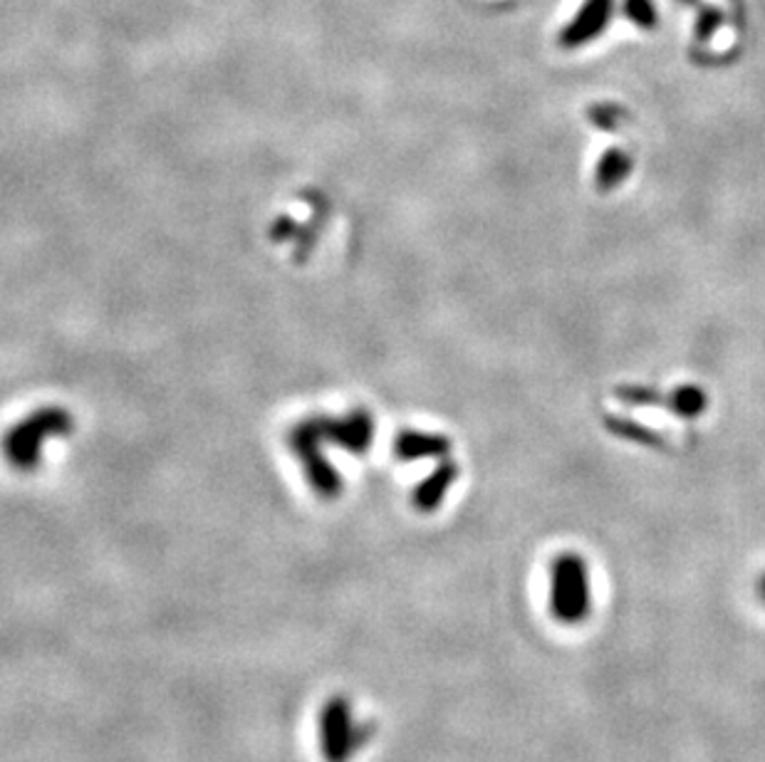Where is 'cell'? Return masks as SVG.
Here are the masks:
<instances>
[{
  "mask_svg": "<svg viewBox=\"0 0 765 762\" xmlns=\"http://www.w3.org/2000/svg\"><path fill=\"white\" fill-rule=\"evenodd\" d=\"M397 451L404 460L429 458V456L439 458L448 451V441L444 435H431V433H402Z\"/></svg>",
  "mask_w": 765,
  "mask_h": 762,
  "instance_id": "3",
  "label": "cell"
},
{
  "mask_svg": "<svg viewBox=\"0 0 765 762\" xmlns=\"http://www.w3.org/2000/svg\"><path fill=\"white\" fill-rule=\"evenodd\" d=\"M369 730L353 721V708L345 698L330 701L322 711V752L328 762H347L369 740Z\"/></svg>",
  "mask_w": 765,
  "mask_h": 762,
  "instance_id": "2",
  "label": "cell"
},
{
  "mask_svg": "<svg viewBox=\"0 0 765 762\" xmlns=\"http://www.w3.org/2000/svg\"><path fill=\"white\" fill-rule=\"evenodd\" d=\"M629 171H632V161H629L627 153L617 149L605 151V157L597 163V186L602 190L617 188L629 176Z\"/></svg>",
  "mask_w": 765,
  "mask_h": 762,
  "instance_id": "5",
  "label": "cell"
},
{
  "mask_svg": "<svg viewBox=\"0 0 765 762\" xmlns=\"http://www.w3.org/2000/svg\"><path fill=\"white\" fill-rule=\"evenodd\" d=\"M551 614L565 626L588 622L592 612L590 569L578 552H563L551 565Z\"/></svg>",
  "mask_w": 765,
  "mask_h": 762,
  "instance_id": "1",
  "label": "cell"
},
{
  "mask_svg": "<svg viewBox=\"0 0 765 762\" xmlns=\"http://www.w3.org/2000/svg\"><path fill=\"white\" fill-rule=\"evenodd\" d=\"M456 466H441L427 483H421L417 495H414V503H417L419 511H434V507H439V503L444 501L446 490L452 488L456 480Z\"/></svg>",
  "mask_w": 765,
  "mask_h": 762,
  "instance_id": "4",
  "label": "cell"
},
{
  "mask_svg": "<svg viewBox=\"0 0 765 762\" xmlns=\"http://www.w3.org/2000/svg\"><path fill=\"white\" fill-rule=\"evenodd\" d=\"M669 406L677 414L687 416V419H694V416H699L706 408V394L701 392L699 386H681L671 394Z\"/></svg>",
  "mask_w": 765,
  "mask_h": 762,
  "instance_id": "6",
  "label": "cell"
},
{
  "mask_svg": "<svg viewBox=\"0 0 765 762\" xmlns=\"http://www.w3.org/2000/svg\"><path fill=\"white\" fill-rule=\"evenodd\" d=\"M758 592H761V599L765 602V575L761 577V585H758Z\"/></svg>",
  "mask_w": 765,
  "mask_h": 762,
  "instance_id": "7",
  "label": "cell"
}]
</instances>
